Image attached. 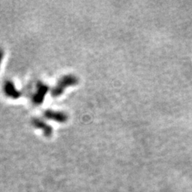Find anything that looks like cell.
<instances>
[{"mask_svg": "<svg viewBox=\"0 0 192 192\" xmlns=\"http://www.w3.org/2000/svg\"><path fill=\"white\" fill-rule=\"evenodd\" d=\"M78 83V78L74 75H66L61 78L51 91V96L57 98L64 93L67 88L74 86Z\"/></svg>", "mask_w": 192, "mask_h": 192, "instance_id": "1", "label": "cell"}, {"mask_svg": "<svg viewBox=\"0 0 192 192\" xmlns=\"http://www.w3.org/2000/svg\"><path fill=\"white\" fill-rule=\"evenodd\" d=\"M49 90V85L41 81H38L36 85V91L32 97V101L33 104L36 105H41Z\"/></svg>", "mask_w": 192, "mask_h": 192, "instance_id": "2", "label": "cell"}, {"mask_svg": "<svg viewBox=\"0 0 192 192\" xmlns=\"http://www.w3.org/2000/svg\"><path fill=\"white\" fill-rule=\"evenodd\" d=\"M44 117L46 119L56 121L60 123H63L68 120V115L66 113L61 111H55L52 110H46L44 113Z\"/></svg>", "mask_w": 192, "mask_h": 192, "instance_id": "3", "label": "cell"}, {"mask_svg": "<svg viewBox=\"0 0 192 192\" xmlns=\"http://www.w3.org/2000/svg\"><path fill=\"white\" fill-rule=\"evenodd\" d=\"M4 92L7 97L12 98V99H17L22 95L21 91L16 89L14 83L11 81H7L4 83Z\"/></svg>", "mask_w": 192, "mask_h": 192, "instance_id": "4", "label": "cell"}, {"mask_svg": "<svg viewBox=\"0 0 192 192\" xmlns=\"http://www.w3.org/2000/svg\"><path fill=\"white\" fill-rule=\"evenodd\" d=\"M32 125L34 128L41 129L43 133L46 137L51 136L53 133V128L49 124L46 123V122L38 118H33L32 121Z\"/></svg>", "mask_w": 192, "mask_h": 192, "instance_id": "5", "label": "cell"}, {"mask_svg": "<svg viewBox=\"0 0 192 192\" xmlns=\"http://www.w3.org/2000/svg\"><path fill=\"white\" fill-rule=\"evenodd\" d=\"M4 55V51H3V50H2V49H0V66H1V63H2V60H3Z\"/></svg>", "mask_w": 192, "mask_h": 192, "instance_id": "6", "label": "cell"}]
</instances>
